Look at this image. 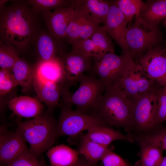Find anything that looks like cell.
I'll use <instances>...</instances> for the list:
<instances>
[{
	"label": "cell",
	"mask_w": 166,
	"mask_h": 166,
	"mask_svg": "<svg viewBox=\"0 0 166 166\" xmlns=\"http://www.w3.org/2000/svg\"><path fill=\"white\" fill-rule=\"evenodd\" d=\"M0 11V41L22 51L33 44L40 30L27 1H13Z\"/></svg>",
	"instance_id": "cell-1"
},
{
	"label": "cell",
	"mask_w": 166,
	"mask_h": 166,
	"mask_svg": "<svg viewBox=\"0 0 166 166\" xmlns=\"http://www.w3.org/2000/svg\"><path fill=\"white\" fill-rule=\"evenodd\" d=\"M132 101L116 83L105 86V91L90 114L95 115L111 125L130 131L133 127Z\"/></svg>",
	"instance_id": "cell-2"
},
{
	"label": "cell",
	"mask_w": 166,
	"mask_h": 166,
	"mask_svg": "<svg viewBox=\"0 0 166 166\" xmlns=\"http://www.w3.org/2000/svg\"><path fill=\"white\" fill-rule=\"evenodd\" d=\"M57 124L52 116L43 113L32 119L17 122L30 149L39 156L51 148L55 143L57 137Z\"/></svg>",
	"instance_id": "cell-3"
},
{
	"label": "cell",
	"mask_w": 166,
	"mask_h": 166,
	"mask_svg": "<svg viewBox=\"0 0 166 166\" xmlns=\"http://www.w3.org/2000/svg\"><path fill=\"white\" fill-rule=\"evenodd\" d=\"M130 55L135 62L147 52L159 45L162 36L158 26H151L140 17H135L134 23H128L126 33Z\"/></svg>",
	"instance_id": "cell-4"
},
{
	"label": "cell",
	"mask_w": 166,
	"mask_h": 166,
	"mask_svg": "<svg viewBox=\"0 0 166 166\" xmlns=\"http://www.w3.org/2000/svg\"><path fill=\"white\" fill-rule=\"evenodd\" d=\"M79 88L73 93L63 99V104L76 107L77 111L89 114L103 94L105 86L95 75L84 74L80 80Z\"/></svg>",
	"instance_id": "cell-5"
},
{
	"label": "cell",
	"mask_w": 166,
	"mask_h": 166,
	"mask_svg": "<svg viewBox=\"0 0 166 166\" xmlns=\"http://www.w3.org/2000/svg\"><path fill=\"white\" fill-rule=\"evenodd\" d=\"M60 106V114L57 124V136H74L95 126H111L95 115L73 110L63 104Z\"/></svg>",
	"instance_id": "cell-6"
},
{
	"label": "cell",
	"mask_w": 166,
	"mask_h": 166,
	"mask_svg": "<svg viewBox=\"0 0 166 166\" xmlns=\"http://www.w3.org/2000/svg\"><path fill=\"white\" fill-rule=\"evenodd\" d=\"M134 62L130 55L108 53L99 60H93L89 72L106 86L117 83Z\"/></svg>",
	"instance_id": "cell-7"
},
{
	"label": "cell",
	"mask_w": 166,
	"mask_h": 166,
	"mask_svg": "<svg viewBox=\"0 0 166 166\" xmlns=\"http://www.w3.org/2000/svg\"><path fill=\"white\" fill-rule=\"evenodd\" d=\"M116 83L132 101L148 92L158 91L162 87L157 84L135 62Z\"/></svg>",
	"instance_id": "cell-8"
},
{
	"label": "cell",
	"mask_w": 166,
	"mask_h": 166,
	"mask_svg": "<svg viewBox=\"0 0 166 166\" xmlns=\"http://www.w3.org/2000/svg\"><path fill=\"white\" fill-rule=\"evenodd\" d=\"M59 57L64 73L63 89L69 92L70 87L79 82L84 73L91 70L93 58L75 47H72L70 52L61 53Z\"/></svg>",
	"instance_id": "cell-9"
},
{
	"label": "cell",
	"mask_w": 166,
	"mask_h": 166,
	"mask_svg": "<svg viewBox=\"0 0 166 166\" xmlns=\"http://www.w3.org/2000/svg\"><path fill=\"white\" fill-rule=\"evenodd\" d=\"M73 5L74 8L63 39L70 44L89 38L101 26L78 3L77 0H74Z\"/></svg>",
	"instance_id": "cell-10"
},
{
	"label": "cell",
	"mask_w": 166,
	"mask_h": 166,
	"mask_svg": "<svg viewBox=\"0 0 166 166\" xmlns=\"http://www.w3.org/2000/svg\"><path fill=\"white\" fill-rule=\"evenodd\" d=\"M159 91L148 92L132 101V128L144 132L156 128L154 116Z\"/></svg>",
	"instance_id": "cell-11"
},
{
	"label": "cell",
	"mask_w": 166,
	"mask_h": 166,
	"mask_svg": "<svg viewBox=\"0 0 166 166\" xmlns=\"http://www.w3.org/2000/svg\"><path fill=\"white\" fill-rule=\"evenodd\" d=\"M158 85L166 86V51L160 45L145 53L137 62Z\"/></svg>",
	"instance_id": "cell-12"
},
{
	"label": "cell",
	"mask_w": 166,
	"mask_h": 166,
	"mask_svg": "<svg viewBox=\"0 0 166 166\" xmlns=\"http://www.w3.org/2000/svg\"><path fill=\"white\" fill-rule=\"evenodd\" d=\"M109 12L104 25L102 26L120 47L122 53L130 55L126 39L128 22L117 6L115 1H109Z\"/></svg>",
	"instance_id": "cell-13"
},
{
	"label": "cell",
	"mask_w": 166,
	"mask_h": 166,
	"mask_svg": "<svg viewBox=\"0 0 166 166\" xmlns=\"http://www.w3.org/2000/svg\"><path fill=\"white\" fill-rule=\"evenodd\" d=\"M26 142L21 131L18 127L12 132L1 134V164L6 166L28 149Z\"/></svg>",
	"instance_id": "cell-14"
},
{
	"label": "cell",
	"mask_w": 166,
	"mask_h": 166,
	"mask_svg": "<svg viewBox=\"0 0 166 166\" xmlns=\"http://www.w3.org/2000/svg\"><path fill=\"white\" fill-rule=\"evenodd\" d=\"M74 8L73 2L71 7L56 9L53 12L47 11L42 14L49 32L56 38L62 40L64 38Z\"/></svg>",
	"instance_id": "cell-15"
},
{
	"label": "cell",
	"mask_w": 166,
	"mask_h": 166,
	"mask_svg": "<svg viewBox=\"0 0 166 166\" xmlns=\"http://www.w3.org/2000/svg\"><path fill=\"white\" fill-rule=\"evenodd\" d=\"M34 78L44 81L54 82L62 85L64 73L61 61L56 57L47 61H38L33 68Z\"/></svg>",
	"instance_id": "cell-16"
},
{
	"label": "cell",
	"mask_w": 166,
	"mask_h": 166,
	"mask_svg": "<svg viewBox=\"0 0 166 166\" xmlns=\"http://www.w3.org/2000/svg\"><path fill=\"white\" fill-rule=\"evenodd\" d=\"M56 38L49 32L41 31L38 32L34 43L40 61H47L58 57L64 52L61 41Z\"/></svg>",
	"instance_id": "cell-17"
},
{
	"label": "cell",
	"mask_w": 166,
	"mask_h": 166,
	"mask_svg": "<svg viewBox=\"0 0 166 166\" xmlns=\"http://www.w3.org/2000/svg\"><path fill=\"white\" fill-rule=\"evenodd\" d=\"M33 85L40 101L52 110L59 104L63 90L62 86L51 81H44L33 77Z\"/></svg>",
	"instance_id": "cell-18"
},
{
	"label": "cell",
	"mask_w": 166,
	"mask_h": 166,
	"mask_svg": "<svg viewBox=\"0 0 166 166\" xmlns=\"http://www.w3.org/2000/svg\"><path fill=\"white\" fill-rule=\"evenodd\" d=\"M8 106L14 114L26 118L37 117L43 113V109L40 100L27 96L12 99L9 102Z\"/></svg>",
	"instance_id": "cell-19"
},
{
	"label": "cell",
	"mask_w": 166,
	"mask_h": 166,
	"mask_svg": "<svg viewBox=\"0 0 166 166\" xmlns=\"http://www.w3.org/2000/svg\"><path fill=\"white\" fill-rule=\"evenodd\" d=\"M83 137L100 145L108 146L112 142L116 140H125L131 142L135 139L131 134L124 135L109 126H95L88 131Z\"/></svg>",
	"instance_id": "cell-20"
},
{
	"label": "cell",
	"mask_w": 166,
	"mask_h": 166,
	"mask_svg": "<svg viewBox=\"0 0 166 166\" xmlns=\"http://www.w3.org/2000/svg\"><path fill=\"white\" fill-rule=\"evenodd\" d=\"M79 154L78 151L62 144L51 148L47 155L51 166H75L79 160Z\"/></svg>",
	"instance_id": "cell-21"
},
{
	"label": "cell",
	"mask_w": 166,
	"mask_h": 166,
	"mask_svg": "<svg viewBox=\"0 0 166 166\" xmlns=\"http://www.w3.org/2000/svg\"><path fill=\"white\" fill-rule=\"evenodd\" d=\"M141 18L150 25L158 26L166 18V0H148L140 12Z\"/></svg>",
	"instance_id": "cell-22"
},
{
	"label": "cell",
	"mask_w": 166,
	"mask_h": 166,
	"mask_svg": "<svg viewBox=\"0 0 166 166\" xmlns=\"http://www.w3.org/2000/svg\"><path fill=\"white\" fill-rule=\"evenodd\" d=\"M109 149L108 146L100 145L82 136L78 151L90 165H94L101 160Z\"/></svg>",
	"instance_id": "cell-23"
},
{
	"label": "cell",
	"mask_w": 166,
	"mask_h": 166,
	"mask_svg": "<svg viewBox=\"0 0 166 166\" xmlns=\"http://www.w3.org/2000/svg\"><path fill=\"white\" fill-rule=\"evenodd\" d=\"M79 3L90 15L93 20L99 24L105 23L109 12V1L77 0Z\"/></svg>",
	"instance_id": "cell-24"
},
{
	"label": "cell",
	"mask_w": 166,
	"mask_h": 166,
	"mask_svg": "<svg viewBox=\"0 0 166 166\" xmlns=\"http://www.w3.org/2000/svg\"><path fill=\"white\" fill-rule=\"evenodd\" d=\"M12 73L18 85L24 89H28L33 85V68L26 61L19 58L14 64Z\"/></svg>",
	"instance_id": "cell-25"
},
{
	"label": "cell",
	"mask_w": 166,
	"mask_h": 166,
	"mask_svg": "<svg viewBox=\"0 0 166 166\" xmlns=\"http://www.w3.org/2000/svg\"><path fill=\"white\" fill-rule=\"evenodd\" d=\"M140 166H160L163 159V150L151 144L140 143Z\"/></svg>",
	"instance_id": "cell-26"
},
{
	"label": "cell",
	"mask_w": 166,
	"mask_h": 166,
	"mask_svg": "<svg viewBox=\"0 0 166 166\" xmlns=\"http://www.w3.org/2000/svg\"><path fill=\"white\" fill-rule=\"evenodd\" d=\"M34 12L37 14L45 12L71 7L74 0H27Z\"/></svg>",
	"instance_id": "cell-27"
},
{
	"label": "cell",
	"mask_w": 166,
	"mask_h": 166,
	"mask_svg": "<svg viewBox=\"0 0 166 166\" xmlns=\"http://www.w3.org/2000/svg\"><path fill=\"white\" fill-rule=\"evenodd\" d=\"M117 6L128 23L133 18L140 14L144 3L140 0H114Z\"/></svg>",
	"instance_id": "cell-28"
},
{
	"label": "cell",
	"mask_w": 166,
	"mask_h": 166,
	"mask_svg": "<svg viewBox=\"0 0 166 166\" xmlns=\"http://www.w3.org/2000/svg\"><path fill=\"white\" fill-rule=\"evenodd\" d=\"M20 58L16 49L12 46L2 42H0V66L1 69H7L10 72L14 64Z\"/></svg>",
	"instance_id": "cell-29"
},
{
	"label": "cell",
	"mask_w": 166,
	"mask_h": 166,
	"mask_svg": "<svg viewBox=\"0 0 166 166\" xmlns=\"http://www.w3.org/2000/svg\"><path fill=\"white\" fill-rule=\"evenodd\" d=\"M140 143H146L158 147L166 150V128L137 137Z\"/></svg>",
	"instance_id": "cell-30"
},
{
	"label": "cell",
	"mask_w": 166,
	"mask_h": 166,
	"mask_svg": "<svg viewBox=\"0 0 166 166\" xmlns=\"http://www.w3.org/2000/svg\"><path fill=\"white\" fill-rule=\"evenodd\" d=\"M110 36L101 26L90 37L95 45L104 54L114 53V47Z\"/></svg>",
	"instance_id": "cell-31"
},
{
	"label": "cell",
	"mask_w": 166,
	"mask_h": 166,
	"mask_svg": "<svg viewBox=\"0 0 166 166\" xmlns=\"http://www.w3.org/2000/svg\"><path fill=\"white\" fill-rule=\"evenodd\" d=\"M41 156L28 149L6 166H43Z\"/></svg>",
	"instance_id": "cell-32"
},
{
	"label": "cell",
	"mask_w": 166,
	"mask_h": 166,
	"mask_svg": "<svg viewBox=\"0 0 166 166\" xmlns=\"http://www.w3.org/2000/svg\"><path fill=\"white\" fill-rule=\"evenodd\" d=\"M166 121V86L159 91L154 116V123L156 127Z\"/></svg>",
	"instance_id": "cell-33"
},
{
	"label": "cell",
	"mask_w": 166,
	"mask_h": 166,
	"mask_svg": "<svg viewBox=\"0 0 166 166\" xmlns=\"http://www.w3.org/2000/svg\"><path fill=\"white\" fill-rule=\"evenodd\" d=\"M19 85L14 75L7 69L0 70V95H6L13 89Z\"/></svg>",
	"instance_id": "cell-34"
},
{
	"label": "cell",
	"mask_w": 166,
	"mask_h": 166,
	"mask_svg": "<svg viewBox=\"0 0 166 166\" xmlns=\"http://www.w3.org/2000/svg\"><path fill=\"white\" fill-rule=\"evenodd\" d=\"M101 160L104 166H126L127 164L119 156L110 148Z\"/></svg>",
	"instance_id": "cell-35"
},
{
	"label": "cell",
	"mask_w": 166,
	"mask_h": 166,
	"mask_svg": "<svg viewBox=\"0 0 166 166\" xmlns=\"http://www.w3.org/2000/svg\"><path fill=\"white\" fill-rule=\"evenodd\" d=\"M90 164L87 160L83 161L80 160L79 158L75 166H89Z\"/></svg>",
	"instance_id": "cell-36"
},
{
	"label": "cell",
	"mask_w": 166,
	"mask_h": 166,
	"mask_svg": "<svg viewBox=\"0 0 166 166\" xmlns=\"http://www.w3.org/2000/svg\"><path fill=\"white\" fill-rule=\"evenodd\" d=\"M9 1L7 0H1L0 1V10H2L5 7V3Z\"/></svg>",
	"instance_id": "cell-37"
},
{
	"label": "cell",
	"mask_w": 166,
	"mask_h": 166,
	"mask_svg": "<svg viewBox=\"0 0 166 166\" xmlns=\"http://www.w3.org/2000/svg\"><path fill=\"white\" fill-rule=\"evenodd\" d=\"M160 166H166V156L163 157Z\"/></svg>",
	"instance_id": "cell-38"
},
{
	"label": "cell",
	"mask_w": 166,
	"mask_h": 166,
	"mask_svg": "<svg viewBox=\"0 0 166 166\" xmlns=\"http://www.w3.org/2000/svg\"><path fill=\"white\" fill-rule=\"evenodd\" d=\"M163 23H164V26H165V27L166 28V18H165L163 20ZM164 48H165V50L166 51V46H165V47Z\"/></svg>",
	"instance_id": "cell-39"
},
{
	"label": "cell",
	"mask_w": 166,
	"mask_h": 166,
	"mask_svg": "<svg viewBox=\"0 0 166 166\" xmlns=\"http://www.w3.org/2000/svg\"><path fill=\"white\" fill-rule=\"evenodd\" d=\"M126 166H128L127 165ZM134 166H140V161L139 160V161H138L137 162L136 164Z\"/></svg>",
	"instance_id": "cell-40"
}]
</instances>
